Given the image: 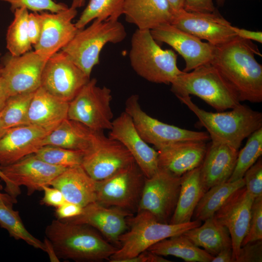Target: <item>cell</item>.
Listing matches in <instances>:
<instances>
[{"label":"cell","mask_w":262,"mask_h":262,"mask_svg":"<svg viewBox=\"0 0 262 262\" xmlns=\"http://www.w3.org/2000/svg\"><path fill=\"white\" fill-rule=\"evenodd\" d=\"M254 199L244 186L235 191L214 215L229 231L233 262L238 258L242 242L249 229Z\"/></svg>","instance_id":"cell-18"},{"label":"cell","mask_w":262,"mask_h":262,"mask_svg":"<svg viewBox=\"0 0 262 262\" xmlns=\"http://www.w3.org/2000/svg\"><path fill=\"white\" fill-rule=\"evenodd\" d=\"M125 0H90L76 23L82 29L91 21L118 20L123 14Z\"/></svg>","instance_id":"cell-34"},{"label":"cell","mask_w":262,"mask_h":262,"mask_svg":"<svg viewBox=\"0 0 262 262\" xmlns=\"http://www.w3.org/2000/svg\"><path fill=\"white\" fill-rule=\"evenodd\" d=\"M45 251L47 252L51 262H59V259L56 255L54 248L49 240L45 237L44 240Z\"/></svg>","instance_id":"cell-51"},{"label":"cell","mask_w":262,"mask_h":262,"mask_svg":"<svg viewBox=\"0 0 262 262\" xmlns=\"http://www.w3.org/2000/svg\"><path fill=\"white\" fill-rule=\"evenodd\" d=\"M84 152L54 145H44L34 154L51 165L66 168L82 166Z\"/></svg>","instance_id":"cell-38"},{"label":"cell","mask_w":262,"mask_h":262,"mask_svg":"<svg viewBox=\"0 0 262 262\" xmlns=\"http://www.w3.org/2000/svg\"><path fill=\"white\" fill-rule=\"evenodd\" d=\"M145 178L134 162L109 177L96 181V201L131 213L137 212Z\"/></svg>","instance_id":"cell-9"},{"label":"cell","mask_w":262,"mask_h":262,"mask_svg":"<svg viewBox=\"0 0 262 262\" xmlns=\"http://www.w3.org/2000/svg\"><path fill=\"white\" fill-rule=\"evenodd\" d=\"M174 11L167 0H125L123 12L127 22L138 29L151 30L171 24Z\"/></svg>","instance_id":"cell-26"},{"label":"cell","mask_w":262,"mask_h":262,"mask_svg":"<svg viewBox=\"0 0 262 262\" xmlns=\"http://www.w3.org/2000/svg\"><path fill=\"white\" fill-rule=\"evenodd\" d=\"M180 189L170 224H180L191 221L194 212L205 193L200 176V166L181 176Z\"/></svg>","instance_id":"cell-29"},{"label":"cell","mask_w":262,"mask_h":262,"mask_svg":"<svg viewBox=\"0 0 262 262\" xmlns=\"http://www.w3.org/2000/svg\"><path fill=\"white\" fill-rule=\"evenodd\" d=\"M147 250L163 257L180 258L187 262H212L214 257L195 245L183 234L164 239Z\"/></svg>","instance_id":"cell-31"},{"label":"cell","mask_w":262,"mask_h":262,"mask_svg":"<svg viewBox=\"0 0 262 262\" xmlns=\"http://www.w3.org/2000/svg\"><path fill=\"white\" fill-rule=\"evenodd\" d=\"M171 24L215 47L236 36L230 28L231 24L215 12H194L181 9L174 11Z\"/></svg>","instance_id":"cell-16"},{"label":"cell","mask_w":262,"mask_h":262,"mask_svg":"<svg viewBox=\"0 0 262 262\" xmlns=\"http://www.w3.org/2000/svg\"><path fill=\"white\" fill-rule=\"evenodd\" d=\"M0 57H1V54H0V65L1 64V58H0Z\"/></svg>","instance_id":"cell-59"},{"label":"cell","mask_w":262,"mask_h":262,"mask_svg":"<svg viewBox=\"0 0 262 262\" xmlns=\"http://www.w3.org/2000/svg\"><path fill=\"white\" fill-rule=\"evenodd\" d=\"M135 162L127 149L100 131L84 153L82 166L95 180H104Z\"/></svg>","instance_id":"cell-13"},{"label":"cell","mask_w":262,"mask_h":262,"mask_svg":"<svg viewBox=\"0 0 262 262\" xmlns=\"http://www.w3.org/2000/svg\"><path fill=\"white\" fill-rule=\"evenodd\" d=\"M14 17L6 33V48L14 56L21 55L31 50V44L28 34V10L22 7L14 12Z\"/></svg>","instance_id":"cell-33"},{"label":"cell","mask_w":262,"mask_h":262,"mask_svg":"<svg viewBox=\"0 0 262 262\" xmlns=\"http://www.w3.org/2000/svg\"><path fill=\"white\" fill-rule=\"evenodd\" d=\"M66 168L50 164L34 153L13 164L0 166V170L14 186L27 188L28 196L36 191H42L43 186L50 185L52 180Z\"/></svg>","instance_id":"cell-20"},{"label":"cell","mask_w":262,"mask_h":262,"mask_svg":"<svg viewBox=\"0 0 262 262\" xmlns=\"http://www.w3.org/2000/svg\"><path fill=\"white\" fill-rule=\"evenodd\" d=\"M183 235L195 245L202 247L213 256L225 248L232 247L228 229L214 216L206 219L203 225L186 231Z\"/></svg>","instance_id":"cell-30"},{"label":"cell","mask_w":262,"mask_h":262,"mask_svg":"<svg viewBox=\"0 0 262 262\" xmlns=\"http://www.w3.org/2000/svg\"><path fill=\"white\" fill-rule=\"evenodd\" d=\"M48 134L37 127L26 125L8 129L0 138V166L13 164L42 146Z\"/></svg>","instance_id":"cell-23"},{"label":"cell","mask_w":262,"mask_h":262,"mask_svg":"<svg viewBox=\"0 0 262 262\" xmlns=\"http://www.w3.org/2000/svg\"><path fill=\"white\" fill-rule=\"evenodd\" d=\"M127 223L128 229L119 237V246L110 257L111 262H126L164 239L182 234L201 225L198 220L180 224L164 223L145 211L129 216Z\"/></svg>","instance_id":"cell-4"},{"label":"cell","mask_w":262,"mask_h":262,"mask_svg":"<svg viewBox=\"0 0 262 262\" xmlns=\"http://www.w3.org/2000/svg\"><path fill=\"white\" fill-rule=\"evenodd\" d=\"M208 146L205 141L176 142L158 149L159 168L180 177L200 166Z\"/></svg>","instance_id":"cell-22"},{"label":"cell","mask_w":262,"mask_h":262,"mask_svg":"<svg viewBox=\"0 0 262 262\" xmlns=\"http://www.w3.org/2000/svg\"><path fill=\"white\" fill-rule=\"evenodd\" d=\"M50 186L60 191L66 201L82 207L96 200V181L81 165L67 168L52 180Z\"/></svg>","instance_id":"cell-27"},{"label":"cell","mask_w":262,"mask_h":262,"mask_svg":"<svg viewBox=\"0 0 262 262\" xmlns=\"http://www.w3.org/2000/svg\"><path fill=\"white\" fill-rule=\"evenodd\" d=\"M262 154V128L248 136L244 147L238 151L234 169L228 181L242 179L246 172L260 158Z\"/></svg>","instance_id":"cell-37"},{"label":"cell","mask_w":262,"mask_h":262,"mask_svg":"<svg viewBox=\"0 0 262 262\" xmlns=\"http://www.w3.org/2000/svg\"><path fill=\"white\" fill-rule=\"evenodd\" d=\"M13 205L0 204V226L5 229L10 237L22 240L33 247L45 251L43 242L32 235L25 228L18 211Z\"/></svg>","instance_id":"cell-36"},{"label":"cell","mask_w":262,"mask_h":262,"mask_svg":"<svg viewBox=\"0 0 262 262\" xmlns=\"http://www.w3.org/2000/svg\"><path fill=\"white\" fill-rule=\"evenodd\" d=\"M1 111L0 109V138L3 135L7 130L4 127L1 118Z\"/></svg>","instance_id":"cell-55"},{"label":"cell","mask_w":262,"mask_h":262,"mask_svg":"<svg viewBox=\"0 0 262 262\" xmlns=\"http://www.w3.org/2000/svg\"><path fill=\"white\" fill-rule=\"evenodd\" d=\"M174 11L184 8L185 0H167Z\"/></svg>","instance_id":"cell-53"},{"label":"cell","mask_w":262,"mask_h":262,"mask_svg":"<svg viewBox=\"0 0 262 262\" xmlns=\"http://www.w3.org/2000/svg\"><path fill=\"white\" fill-rule=\"evenodd\" d=\"M184 9L187 11L194 12H215L213 0H185Z\"/></svg>","instance_id":"cell-45"},{"label":"cell","mask_w":262,"mask_h":262,"mask_svg":"<svg viewBox=\"0 0 262 262\" xmlns=\"http://www.w3.org/2000/svg\"><path fill=\"white\" fill-rule=\"evenodd\" d=\"M2 69V65L1 64V65H0V76L1 75Z\"/></svg>","instance_id":"cell-58"},{"label":"cell","mask_w":262,"mask_h":262,"mask_svg":"<svg viewBox=\"0 0 262 262\" xmlns=\"http://www.w3.org/2000/svg\"><path fill=\"white\" fill-rule=\"evenodd\" d=\"M85 0H72L71 7L77 9L84 6Z\"/></svg>","instance_id":"cell-54"},{"label":"cell","mask_w":262,"mask_h":262,"mask_svg":"<svg viewBox=\"0 0 262 262\" xmlns=\"http://www.w3.org/2000/svg\"><path fill=\"white\" fill-rule=\"evenodd\" d=\"M262 241L248 243L242 246L235 262H262Z\"/></svg>","instance_id":"cell-42"},{"label":"cell","mask_w":262,"mask_h":262,"mask_svg":"<svg viewBox=\"0 0 262 262\" xmlns=\"http://www.w3.org/2000/svg\"><path fill=\"white\" fill-rule=\"evenodd\" d=\"M27 24L29 39L31 44L33 46L38 42L41 33L42 22L40 14L33 12L29 13Z\"/></svg>","instance_id":"cell-43"},{"label":"cell","mask_w":262,"mask_h":262,"mask_svg":"<svg viewBox=\"0 0 262 262\" xmlns=\"http://www.w3.org/2000/svg\"><path fill=\"white\" fill-rule=\"evenodd\" d=\"M127 33L118 20H94L86 28L80 29L61 50L90 77L93 67L99 63L100 52L106 44L123 41Z\"/></svg>","instance_id":"cell-7"},{"label":"cell","mask_w":262,"mask_h":262,"mask_svg":"<svg viewBox=\"0 0 262 262\" xmlns=\"http://www.w3.org/2000/svg\"><path fill=\"white\" fill-rule=\"evenodd\" d=\"M68 104L40 86L34 92L30 103L29 124L49 133L68 118Z\"/></svg>","instance_id":"cell-25"},{"label":"cell","mask_w":262,"mask_h":262,"mask_svg":"<svg viewBox=\"0 0 262 262\" xmlns=\"http://www.w3.org/2000/svg\"><path fill=\"white\" fill-rule=\"evenodd\" d=\"M233 262L232 247L225 248L214 256L212 262Z\"/></svg>","instance_id":"cell-49"},{"label":"cell","mask_w":262,"mask_h":262,"mask_svg":"<svg viewBox=\"0 0 262 262\" xmlns=\"http://www.w3.org/2000/svg\"><path fill=\"white\" fill-rule=\"evenodd\" d=\"M171 84V91L177 98L196 96L217 112L231 109L240 103L235 90L211 64L191 72L182 71Z\"/></svg>","instance_id":"cell-5"},{"label":"cell","mask_w":262,"mask_h":262,"mask_svg":"<svg viewBox=\"0 0 262 262\" xmlns=\"http://www.w3.org/2000/svg\"><path fill=\"white\" fill-rule=\"evenodd\" d=\"M82 209L80 206L66 201L56 208L55 215L58 219H66L79 215Z\"/></svg>","instance_id":"cell-46"},{"label":"cell","mask_w":262,"mask_h":262,"mask_svg":"<svg viewBox=\"0 0 262 262\" xmlns=\"http://www.w3.org/2000/svg\"><path fill=\"white\" fill-rule=\"evenodd\" d=\"M230 28L236 36L243 39L248 40H254L260 43H262V32L260 31H251L244 29L239 28L231 25Z\"/></svg>","instance_id":"cell-48"},{"label":"cell","mask_w":262,"mask_h":262,"mask_svg":"<svg viewBox=\"0 0 262 262\" xmlns=\"http://www.w3.org/2000/svg\"><path fill=\"white\" fill-rule=\"evenodd\" d=\"M262 56L250 40L236 36L216 47L211 64L236 91L240 101H262V66L255 58Z\"/></svg>","instance_id":"cell-1"},{"label":"cell","mask_w":262,"mask_h":262,"mask_svg":"<svg viewBox=\"0 0 262 262\" xmlns=\"http://www.w3.org/2000/svg\"><path fill=\"white\" fill-rule=\"evenodd\" d=\"M163 256L157 255L148 250H145L126 262H170Z\"/></svg>","instance_id":"cell-47"},{"label":"cell","mask_w":262,"mask_h":262,"mask_svg":"<svg viewBox=\"0 0 262 262\" xmlns=\"http://www.w3.org/2000/svg\"><path fill=\"white\" fill-rule=\"evenodd\" d=\"M59 259L77 262L109 260L117 249L94 228L84 224L53 220L45 229Z\"/></svg>","instance_id":"cell-2"},{"label":"cell","mask_w":262,"mask_h":262,"mask_svg":"<svg viewBox=\"0 0 262 262\" xmlns=\"http://www.w3.org/2000/svg\"><path fill=\"white\" fill-rule=\"evenodd\" d=\"M2 189V186L0 184V204L4 203L6 204L14 205L17 202V200L14 198L7 193H2L1 190Z\"/></svg>","instance_id":"cell-52"},{"label":"cell","mask_w":262,"mask_h":262,"mask_svg":"<svg viewBox=\"0 0 262 262\" xmlns=\"http://www.w3.org/2000/svg\"><path fill=\"white\" fill-rule=\"evenodd\" d=\"M108 137L127 149L146 178L151 177L159 169L157 151L143 140L126 112L113 120Z\"/></svg>","instance_id":"cell-19"},{"label":"cell","mask_w":262,"mask_h":262,"mask_svg":"<svg viewBox=\"0 0 262 262\" xmlns=\"http://www.w3.org/2000/svg\"><path fill=\"white\" fill-rule=\"evenodd\" d=\"M262 240V196L255 198L251 208L248 232L244 238L241 246L245 244Z\"/></svg>","instance_id":"cell-40"},{"label":"cell","mask_w":262,"mask_h":262,"mask_svg":"<svg viewBox=\"0 0 262 262\" xmlns=\"http://www.w3.org/2000/svg\"><path fill=\"white\" fill-rule=\"evenodd\" d=\"M150 31L156 41L168 44L183 57L185 63L184 72L211 64L213 59L216 47L170 23L162 24Z\"/></svg>","instance_id":"cell-15"},{"label":"cell","mask_w":262,"mask_h":262,"mask_svg":"<svg viewBox=\"0 0 262 262\" xmlns=\"http://www.w3.org/2000/svg\"><path fill=\"white\" fill-rule=\"evenodd\" d=\"M238 153V150L229 145L212 141L200 166L205 191L228 180L234 169Z\"/></svg>","instance_id":"cell-24"},{"label":"cell","mask_w":262,"mask_h":262,"mask_svg":"<svg viewBox=\"0 0 262 262\" xmlns=\"http://www.w3.org/2000/svg\"><path fill=\"white\" fill-rule=\"evenodd\" d=\"M246 191L255 198L262 196V160L260 158L243 177Z\"/></svg>","instance_id":"cell-41"},{"label":"cell","mask_w":262,"mask_h":262,"mask_svg":"<svg viewBox=\"0 0 262 262\" xmlns=\"http://www.w3.org/2000/svg\"><path fill=\"white\" fill-rule=\"evenodd\" d=\"M226 0H216L217 3L220 5H222L224 4Z\"/></svg>","instance_id":"cell-57"},{"label":"cell","mask_w":262,"mask_h":262,"mask_svg":"<svg viewBox=\"0 0 262 262\" xmlns=\"http://www.w3.org/2000/svg\"><path fill=\"white\" fill-rule=\"evenodd\" d=\"M90 79L65 53L60 50L47 60L41 86L53 96L69 102Z\"/></svg>","instance_id":"cell-12"},{"label":"cell","mask_w":262,"mask_h":262,"mask_svg":"<svg viewBox=\"0 0 262 262\" xmlns=\"http://www.w3.org/2000/svg\"><path fill=\"white\" fill-rule=\"evenodd\" d=\"M100 131H102L93 130L79 122L67 118L46 136L42 146L54 145L85 152L93 145Z\"/></svg>","instance_id":"cell-28"},{"label":"cell","mask_w":262,"mask_h":262,"mask_svg":"<svg viewBox=\"0 0 262 262\" xmlns=\"http://www.w3.org/2000/svg\"><path fill=\"white\" fill-rule=\"evenodd\" d=\"M9 3L13 12L16 9L25 7L33 12L47 11L57 13L67 9L68 7L64 3H57L53 0H0Z\"/></svg>","instance_id":"cell-39"},{"label":"cell","mask_w":262,"mask_h":262,"mask_svg":"<svg viewBox=\"0 0 262 262\" xmlns=\"http://www.w3.org/2000/svg\"><path fill=\"white\" fill-rule=\"evenodd\" d=\"M112 100L109 88L98 86L95 78L90 79L69 102L67 117L96 131L110 130L113 121Z\"/></svg>","instance_id":"cell-8"},{"label":"cell","mask_w":262,"mask_h":262,"mask_svg":"<svg viewBox=\"0 0 262 262\" xmlns=\"http://www.w3.org/2000/svg\"><path fill=\"white\" fill-rule=\"evenodd\" d=\"M129 58L134 71L150 82L169 84L182 72L177 66V54L161 48L149 30L137 29L133 33Z\"/></svg>","instance_id":"cell-6"},{"label":"cell","mask_w":262,"mask_h":262,"mask_svg":"<svg viewBox=\"0 0 262 262\" xmlns=\"http://www.w3.org/2000/svg\"><path fill=\"white\" fill-rule=\"evenodd\" d=\"M9 97L7 86L3 78L0 76V109H2Z\"/></svg>","instance_id":"cell-50"},{"label":"cell","mask_w":262,"mask_h":262,"mask_svg":"<svg viewBox=\"0 0 262 262\" xmlns=\"http://www.w3.org/2000/svg\"><path fill=\"white\" fill-rule=\"evenodd\" d=\"M131 118L138 132L147 144L158 149L180 141H206L210 137L206 131L186 130L162 122L146 113L141 108L139 96L132 95L125 102V111Z\"/></svg>","instance_id":"cell-10"},{"label":"cell","mask_w":262,"mask_h":262,"mask_svg":"<svg viewBox=\"0 0 262 262\" xmlns=\"http://www.w3.org/2000/svg\"><path fill=\"white\" fill-rule=\"evenodd\" d=\"M77 14V9L71 6L57 13L40 14L42 30L34 51L48 59L66 46L80 30L72 22Z\"/></svg>","instance_id":"cell-17"},{"label":"cell","mask_w":262,"mask_h":262,"mask_svg":"<svg viewBox=\"0 0 262 262\" xmlns=\"http://www.w3.org/2000/svg\"><path fill=\"white\" fill-rule=\"evenodd\" d=\"M2 60L1 76L5 81L9 96L34 92L41 86L47 59L30 50L19 56L8 52Z\"/></svg>","instance_id":"cell-14"},{"label":"cell","mask_w":262,"mask_h":262,"mask_svg":"<svg viewBox=\"0 0 262 262\" xmlns=\"http://www.w3.org/2000/svg\"><path fill=\"white\" fill-rule=\"evenodd\" d=\"M0 178L1 180H2L5 184H6V185H8L10 184L9 181L7 180V179L5 177V176L3 174L2 172L0 170Z\"/></svg>","instance_id":"cell-56"},{"label":"cell","mask_w":262,"mask_h":262,"mask_svg":"<svg viewBox=\"0 0 262 262\" xmlns=\"http://www.w3.org/2000/svg\"><path fill=\"white\" fill-rule=\"evenodd\" d=\"M178 98L195 114L212 141L237 150L245 138L262 128V113L246 105L240 103L230 111L213 113L200 108L189 96Z\"/></svg>","instance_id":"cell-3"},{"label":"cell","mask_w":262,"mask_h":262,"mask_svg":"<svg viewBox=\"0 0 262 262\" xmlns=\"http://www.w3.org/2000/svg\"><path fill=\"white\" fill-rule=\"evenodd\" d=\"M131 215L128 211L95 201L82 207L79 215L61 220L90 226L118 248L119 237L128 229L127 218Z\"/></svg>","instance_id":"cell-21"},{"label":"cell","mask_w":262,"mask_h":262,"mask_svg":"<svg viewBox=\"0 0 262 262\" xmlns=\"http://www.w3.org/2000/svg\"><path fill=\"white\" fill-rule=\"evenodd\" d=\"M181 178L160 168L146 178L137 212L147 211L158 221L169 223L178 202Z\"/></svg>","instance_id":"cell-11"},{"label":"cell","mask_w":262,"mask_h":262,"mask_svg":"<svg viewBox=\"0 0 262 262\" xmlns=\"http://www.w3.org/2000/svg\"><path fill=\"white\" fill-rule=\"evenodd\" d=\"M245 186L243 178L237 180L215 185L205 192L193 213L195 220L205 221L214 216L227 199L237 190Z\"/></svg>","instance_id":"cell-32"},{"label":"cell","mask_w":262,"mask_h":262,"mask_svg":"<svg viewBox=\"0 0 262 262\" xmlns=\"http://www.w3.org/2000/svg\"><path fill=\"white\" fill-rule=\"evenodd\" d=\"M49 186L45 185L42 187L44 196L41 201V203L47 206L56 208L66 202L60 191L54 187H50Z\"/></svg>","instance_id":"cell-44"},{"label":"cell","mask_w":262,"mask_h":262,"mask_svg":"<svg viewBox=\"0 0 262 262\" xmlns=\"http://www.w3.org/2000/svg\"><path fill=\"white\" fill-rule=\"evenodd\" d=\"M34 92L8 98L1 111V120L5 129L29 125L28 112Z\"/></svg>","instance_id":"cell-35"}]
</instances>
